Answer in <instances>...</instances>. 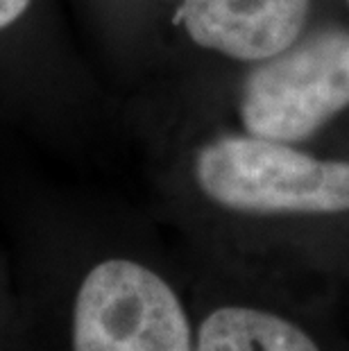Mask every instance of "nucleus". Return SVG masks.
<instances>
[{
  "instance_id": "nucleus-1",
  "label": "nucleus",
  "mask_w": 349,
  "mask_h": 351,
  "mask_svg": "<svg viewBox=\"0 0 349 351\" xmlns=\"http://www.w3.org/2000/svg\"><path fill=\"white\" fill-rule=\"evenodd\" d=\"M7 351H195L191 302L147 258L102 250L14 308Z\"/></svg>"
},
{
  "instance_id": "nucleus-2",
  "label": "nucleus",
  "mask_w": 349,
  "mask_h": 351,
  "mask_svg": "<svg viewBox=\"0 0 349 351\" xmlns=\"http://www.w3.org/2000/svg\"><path fill=\"white\" fill-rule=\"evenodd\" d=\"M195 189L215 211L243 220H331L349 215V161L317 159L297 147L229 134L193 163Z\"/></svg>"
},
{
  "instance_id": "nucleus-3",
  "label": "nucleus",
  "mask_w": 349,
  "mask_h": 351,
  "mask_svg": "<svg viewBox=\"0 0 349 351\" xmlns=\"http://www.w3.org/2000/svg\"><path fill=\"white\" fill-rule=\"evenodd\" d=\"M349 107V34L322 29L261 59L241 93L248 134L295 143Z\"/></svg>"
},
{
  "instance_id": "nucleus-4",
  "label": "nucleus",
  "mask_w": 349,
  "mask_h": 351,
  "mask_svg": "<svg viewBox=\"0 0 349 351\" xmlns=\"http://www.w3.org/2000/svg\"><path fill=\"white\" fill-rule=\"evenodd\" d=\"M195 351H349V338L252 297L191 302Z\"/></svg>"
},
{
  "instance_id": "nucleus-5",
  "label": "nucleus",
  "mask_w": 349,
  "mask_h": 351,
  "mask_svg": "<svg viewBox=\"0 0 349 351\" xmlns=\"http://www.w3.org/2000/svg\"><path fill=\"white\" fill-rule=\"evenodd\" d=\"M309 0H182L177 23L197 46L239 62L277 55L302 34Z\"/></svg>"
},
{
  "instance_id": "nucleus-6",
  "label": "nucleus",
  "mask_w": 349,
  "mask_h": 351,
  "mask_svg": "<svg viewBox=\"0 0 349 351\" xmlns=\"http://www.w3.org/2000/svg\"><path fill=\"white\" fill-rule=\"evenodd\" d=\"M32 0H0V29L14 25L27 12Z\"/></svg>"
},
{
  "instance_id": "nucleus-7",
  "label": "nucleus",
  "mask_w": 349,
  "mask_h": 351,
  "mask_svg": "<svg viewBox=\"0 0 349 351\" xmlns=\"http://www.w3.org/2000/svg\"><path fill=\"white\" fill-rule=\"evenodd\" d=\"M12 326H14V308H10L5 304L3 295H0V351L10 349Z\"/></svg>"
}]
</instances>
